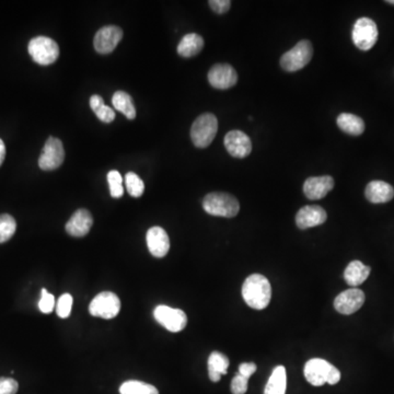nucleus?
Returning a JSON list of instances; mask_svg holds the SVG:
<instances>
[{"label": "nucleus", "instance_id": "nucleus-20", "mask_svg": "<svg viewBox=\"0 0 394 394\" xmlns=\"http://www.w3.org/2000/svg\"><path fill=\"white\" fill-rule=\"evenodd\" d=\"M204 47V39L197 33L184 35L178 45V54L181 57L190 59L196 56Z\"/></svg>", "mask_w": 394, "mask_h": 394}, {"label": "nucleus", "instance_id": "nucleus-4", "mask_svg": "<svg viewBox=\"0 0 394 394\" xmlns=\"http://www.w3.org/2000/svg\"><path fill=\"white\" fill-rule=\"evenodd\" d=\"M314 56V47L308 40L298 42L290 51L286 52L280 59V66L285 71L294 73L306 67Z\"/></svg>", "mask_w": 394, "mask_h": 394}, {"label": "nucleus", "instance_id": "nucleus-9", "mask_svg": "<svg viewBox=\"0 0 394 394\" xmlns=\"http://www.w3.org/2000/svg\"><path fill=\"white\" fill-rule=\"evenodd\" d=\"M65 150L61 139L49 137L39 159V167L44 171H53L63 165Z\"/></svg>", "mask_w": 394, "mask_h": 394}, {"label": "nucleus", "instance_id": "nucleus-16", "mask_svg": "<svg viewBox=\"0 0 394 394\" xmlns=\"http://www.w3.org/2000/svg\"><path fill=\"white\" fill-rule=\"evenodd\" d=\"M334 179L330 175L323 177H312L304 183V193L309 200H321L334 188Z\"/></svg>", "mask_w": 394, "mask_h": 394}, {"label": "nucleus", "instance_id": "nucleus-30", "mask_svg": "<svg viewBox=\"0 0 394 394\" xmlns=\"http://www.w3.org/2000/svg\"><path fill=\"white\" fill-rule=\"evenodd\" d=\"M73 297L71 294H64L59 299L56 304L57 316L61 319H66L71 316V308H73Z\"/></svg>", "mask_w": 394, "mask_h": 394}, {"label": "nucleus", "instance_id": "nucleus-27", "mask_svg": "<svg viewBox=\"0 0 394 394\" xmlns=\"http://www.w3.org/2000/svg\"><path fill=\"white\" fill-rule=\"evenodd\" d=\"M17 230V222L11 215H0V244H5L13 238Z\"/></svg>", "mask_w": 394, "mask_h": 394}, {"label": "nucleus", "instance_id": "nucleus-38", "mask_svg": "<svg viewBox=\"0 0 394 394\" xmlns=\"http://www.w3.org/2000/svg\"><path fill=\"white\" fill-rule=\"evenodd\" d=\"M102 105H105L102 97L100 95H93L90 97V107L93 112H95L97 109H100Z\"/></svg>", "mask_w": 394, "mask_h": 394}, {"label": "nucleus", "instance_id": "nucleus-11", "mask_svg": "<svg viewBox=\"0 0 394 394\" xmlns=\"http://www.w3.org/2000/svg\"><path fill=\"white\" fill-rule=\"evenodd\" d=\"M208 81L219 90H227L238 83V73L229 64H216L208 71Z\"/></svg>", "mask_w": 394, "mask_h": 394}, {"label": "nucleus", "instance_id": "nucleus-2", "mask_svg": "<svg viewBox=\"0 0 394 394\" xmlns=\"http://www.w3.org/2000/svg\"><path fill=\"white\" fill-rule=\"evenodd\" d=\"M203 208L207 214L225 218H234L240 212V204L234 195L224 192L207 194L203 200Z\"/></svg>", "mask_w": 394, "mask_h": 394}, {"label": "nucleus", "instance_id": "nucleus-22", "mask_svg": "<svg viewBox=\"0 0 394 394\" xmlns=\"http://www.w3.org/2000/svg\"><path fill=\"white\" fill-rule=\"evenodd\" d=\"M370 270H370L369 266L365 265L360 261H353L346 268L345 272H344V278L350 286L355 287V286L363 284L367 280Z\"/></svg>", "mask_w": 394, "mask_h": 394}, {"label": "nucleus", "instance_id": "nucleus-37", "mask_svg": "<svg viewBox=\"0 0 394 394\" xmlns=\"http://www.w3.org/2000/svg\"><path fill=\"white\" fill-rule=\"evenodd\" d=\"M340 380H341V372H340V370H338L336 367L332 368L331 374L328 376V385H336Z\"/></svg>", "mask_w": 394, "mask_h": 394}, {"label": "nucleus", "instance_id": "nucleus-13", "mask_svg": "<svg viewBox=\"0 0 394 394\" xmlns=\"http://www.w3.org/2000/svg\"><path fill=\"white\" fill-rule=\"evenodd\" d=\"M334 366L322 358H312L304 365V374L306 381L314 387L328 383V376Z\"/></svg>", "mask_w": 394, "mask_h": 394}, {"label": "nucleus", "instance_id": "nucleus-39", "mask_svg": "<svg viewBox=\"0 0 394 394\" xmlns=\"http://www.w3.org/2000/svg\"><path fill=\"white\" fill-rule=\"evenodd\" d=\"M6 157V146L5 143H4L1 139H0V166L3 165L4 160H5Z\"/></svg>", "mask_w": 394, "mask_h": 394}, {"label": "nucleus", "instance_id": "nucleus-12", "mask_svg": "<svg viewBox=\"0 0 394 394\" xmlns=\"http://www.w3.org/2000/svg\"><path fill=\"white\" fill-rule=\"evenodd\" d=\"M224 143L227 151L234 158H246L252 151V141L250 137L238 129L229 131L225 136Z\"/></svg>", "mask_w": 394, "mask_h": 394}, {"label": "nucleus", "instance_id": "nucleus-32", "mask_svg": "<svg viewBox=\"0 0 394 394\" xmlns=\"http://www.w3.org/2000/svg\"><path fill=\"white\" fill-rule=\"evenodd\" d=\"M249 379L237 374L232 381V394H244L248 391Z\"/></svg>", "mask_w": 394, "mask_h": 394}, {"label": "nucleus", "instance_id": "nucleus-40", "mask_svg": "<svg viewBox=\"0 0 394 394\" xmlns=\"http://www.w3.org/2000/svg\"><path fill=\"white\" fill-rule=\"evenodd\" d=\"M387 3L390 5H394V0H388Z\"/></svg>", "mask_w": 394, "mask_h": 394}, {"label": "nucleus", "instance_id": "nucleus-15", "mask_svg": "<svg viewBox=\"0 0 394 394\" xmlns=\"http://www.w3.org/2000/svg\"><path fill=\"white\" fill-rule=\"evenodd\" d=\"M147 246L151 256L155 258H165L170 250V239L165 229L161 227H151L147 232Z\"/></svg>", "mask_w": 394, "mask_h": 394}, {"label": "nucleus", "instance_id": "nucleus-33", "mask_svg": "<svg viewBox=\"0 0 394 394\" xmlns=\"http://www.w3.org/2000/svg\"><path fill=\"white\" fill-rule=\"evenodd\" d=\"M18 389H19V385L15 379L0 378V394H16Z\"/></svg>", "mask_w": 394, "mask_h": 394}, {"label": "nucleus", "instance_id": "nucleus-3", "mask_svg": "<svg viewBox=\"0 0 394 394\" xmlns=\"http://www.w3.org/2000/svg\"><path fill=\"white\" fill-rule=\"evenodd\" d=\"M218 131V119L212 113H204L195 119L191 127V139L197 148H206L212 144Z\"/></svg>", "mask_w": 394, "mask_h": 394}, {"label": "nucleus", "instance_id": "nucleus-24", "mask_svg": "<svg viewBox=\"0 0 394 394\" xmlns=\"http://www.w3.org/2000/svg\"><path fill=\"white\" fill-rule=\"evenodd\" d=\"M287 389V374L284 366H277L272 372L264 394H286Z\"/></svg>", "mask_w": 394, "mask_h": 394}, {"label": "nucleus", "instance_id": "nucleus-31", "mask_svg": "<svg viewBox=\"0 0 394 394\" xmlns=\"http://www.w3.org/2000/svg\"><path fill=\"white\" fill-rule=\"evenodd\" d=\"M41 299L39 302V309L43 314H49L53 311L54 306H55V299L54 296L49 294L45 288L41 290Z\"/></svg>", "mask_w": 394, "mask_h": 394}, {"label": "nucleus", "instance_id": "nucleus-23", "mask_svg": "<svg viewBox=\"0 0 394 394\" xmlns=\"http://www.w3.org/2000/svg\"><path fill=\"white\" fill-rule=\"evenodd\" d=\"M229 359L224 354L213 352L208 357V376L213 382H218L222 376L227 375Z\"/></svg>", "mask_w": 394, "mask_h": 394}, {"label": "nucleus", "instance_id": "nucleus-14", "mask_svg": "<svg viewBox=\"0 0 394 394\" xmlns=\"http://www.w3.org/2000/svg\"><path fill=\"white\" fill-rule=\"evenodd\" d=\"M365 302V294L363 290L358 288H350L345 292H341L335 298L334 308L340 314H355L356 311L363 306Z\"/></svg>", "mask_w": 394, "mask_h": 394}, {"label": "nucleus", "instance_id": "nucleus-10", "mask_svg": "<svg viewBox=\"0 0 394 394\" xmlns=\"http://www.w3.org/2000/svg\"><path fill=\"white\" fill-rule=\"evenodd\" d=\"M123 30L117 25H107L95 33L93 45L99 54H109L122 41Z\"/></svg>", "mask_w": 394, "mask_h": 394}, {"label": "nucleus", "instance_id": "nucleus-21", "mask_svg": "<svg viewBox=\"0 0 394 394\" xmlns=\"http://www.w3.org/2000/svg\"><path fill=\"white\" fill-rule=\"evenodd\" d=\"M336 123L338 129L352 136H359L365 131V123L363 119L350 113H342L338 115Z\"/></svg>", "mask_w": 394, "mask_h": 394}, {"label": "nucleus", "instance_id": "nucleus-36", "mask_svg": "<svg viewBox=\"0 0 394 394\" xmlns=\"http://www.w3.org/2000/svg\"><path fill=\"white\" fill-rule=\"evenodd\" d=\"M256 371V365L254 363H242L239 366V374L246 379H250L251 376Z\"/></svg>", "mask_w": 394, "mask_h": 394}, {"label": "nucleus", "instance_id": "nucleus-26", "mask_svg": "<svg viewBox=\"0 0 394 394\" xmlns=\"http://www.w3.org/2000/svg\"><path fill=\"white\" fill-rule=\"evenodd\" d=\"M121 394H159L158 389L153 385L138 380H129L119 387Z\"/></svg>", "mask_w": 394, "mask_h": 394}, {"label": "nucleus", "instance_id": "nucleus-5", "mask_svg": "<svg viewBox=\"0 0 394 394\" xmlns=\"http://www.w3.org/2000/svg\"><path fill=\"white\" fill-rule=\"evenodd\" d=\"M28 51L32 59L41 66L51 65L54 61H56L59 56V44L47 37L32 39Z\"/></svg>", "mask_w": 394, "mask_h": 394}, {"label": "nucleus", "instance_id": "nucleus-35", "mask_svg": "<svg viewBox=\"0 0 394 394\" xmlns=\"http://www.w3.org/2000/svg\"><path fill=\"white\" fill-rule=\"evenodd\" d=\"M95 114L97 115V119L105 123H111L115 119L114 109L105 105H102L100 109H97Z\"/></svg>", "mask_w": 394, "mask_h": 394}, {"label": "nucleus", "instance_id": "nucleus-17", "mask_svg": "<svg viewBox=\"0 0 394 394\" xmlns=\"http://www.w3.org/2000/svg\"><path fill=\"white\" fill-rule=\"evenodd\" d=\"M328 219L324 208L319 205H306L296 215V225L302 230L320 226L324 224Z\"/></svg>", "mask_w": 394, "mask_h": 394}, {"label": "nucleus", "instance_id": "nucleus-19", "mask_svg": "<svg viewBox=\"0 0 394 394\" xmlns=\"http://www.w3.org/2000/svg\"><path fill=\"white\" fill-rule=\"evenodd\" d=\"M366 198L372 204H383L394 197V189L383 181H371L365 191Z\"/></svg>", "mask_w": 394, "mask_h": 394}, {"label": "nucleus", "instance_id": "nucleus-34", "mask_svg": "<svg viewBox=\"0 0 394 394\" xmlns=\"http://www.w3.org/2000/svg\"><path fill=\"white\" fill-rule=\"evenodd\" d=\"M208 5L214 13L224 15V13H228L229 9L232 7V1L230 0H210L208 1Z\"/></svg>", "mask_w": 394, "mask_h": 394}, {"label": "nucleus", "instance_id": "nucleus-7", "mask_svg": "<svg viewBox=\"0 0 394 394\" xmlns=\"http://www.w3.org/2000/svg\"><path fill=\"white\" fill-rule=\"evenodd\" d=\"M121 310V300L114 292H105L93 298L89 306L91 316H99L102 319H113Z\"/></svg>", "mask_w": 394, "mask_h": 394}, {"label": "nucleus", "instance_id": "nucleus-1", "mask_svg": "<svg viewBox=\"0 0 394 394\" xmlns=\"http://www.w3.org/2000/svg\"><path fill=\"white\" fill-rule=\"evenodd\" d=\"M242 297L252 309H265L272 298L270 280L261 274L249 276L242 286Z\"/></svg>", "mask_w": 394, "mask_h": 394}, {"label": "nucleus", "instance_id": "nucleus-6", "mask_svg": "<svg viewBox=\"0 0 394 394\" xmlns=\"http://www.w3.org/2000/svg\"><path fill=\"white\" fill-rule=\"evenodd\" d=\"M378 28L376 22L369 18H360L354 25L352 37L357 49L369 51L375 47L378 40Z\"/></svg>", "mask_w": 394, "mask_h": 394}, {"label": "nucleus", "instance_id": "nucleus-29", "mask_svg": "<svg viewBox=\"0 0 394 394\" xmlns=\"http://www.w3.org/2000/svg\"><path fill=\"white\" fill-rule=\"evenodd\" d=\"M107 182H109V193L111 196L114 198H119L124 194L123 188L122 175L119 174V171L112 170L107 173Z\"/></svg>", "mask_w": 394, "mask_h": 394}, {"label": "nucleus", "instance_id": "nucleus-25", "mask_svg": "<svg viewBox=\"0 0 394 394\" xmlns=\"http://www.w3.org/2000/svg\"><path fill=\"white\" fill-rule=\"evenodd\" d=\"M113 107L115 109L123 113L129 119H134L136 117V109H135L133 99L129 93L125 91H117L112 97Z\"/></svg>", "mask_w": 394, "mask_h": 394}, {"label": "nucleus", "instance_id": "nucleus-8", "mask_svg": "<svg viewBox=\"0 0 394 394\" xmlns=\"http://www.w3.org/2000/svg\"><path fill=\"white\" fill-rule=\"evenodd\" d=\"M153 316L160 326L173 333L182 331L188 324V316L184 311L181 309H173L165 304L157 306L153 311Z\"/></svg>", "mask_w": 394, "mask_h": 394}, {"label": "nucleus", "instance_id": "nucleus-28", "mask_svg": "<svg viewBox=\"0 0 394 394\" xmlns=\"http://www.w3.org/2000/svg\"><path fill=\"white\" fill-rule=\"evenodd\" d=\"M125 184L129 194L133 197H141L144 194L145 184L139 178L138 175L134 172H129L125 175Z\"/></svg>", "mask_w": 394, "mask_h": 394}, {"label": "nucleus", "instance_id": "nucleus-18", "mask_svg": "<svg viewBox=\"0 0 394 394\" xmlns=\"http://www.w3.org/2000/svg\"><path fill=\"white\" fill-rule=\"evenodd\" d=\"M93 225L92 215L89 210L81 208L73 213L68 222L66 224V232L69 236L81 238L87 236Z\"/></svg>", "mask_w": 394, "mask_h": 394}]
</instances>
